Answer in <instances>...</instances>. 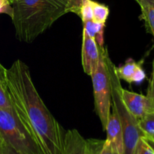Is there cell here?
<instances>
[{
	"instance_id": "cell-1",
	"label": "cell",
	"mask_w": 154,
	"mask_h": 154,
	"mask_svg": "<svg viewBox=\"0 0 154 154\" xmlns=\"http://www.w3.org/2000/svg\"><path fill=\"white\" fill-rule=\"evenodd\" d=\"M6 90L14 111L42 154H63L65 131L38 93L29 69L20 60L5 71Z\"/></svg>"
},
{
	"instance_id": "cell-2",
	"label": "cell",
	"mask_w": 154,
	"mask_h": 154,
	"mask_svg": "<svg viewBox=\"0 0 154 154\" xmlns=\"http://www.w3.org/2000/svg\"><path fill=\"white\" fill-rule=\"evenodd\" d=\"M12 22L19 41L31 43L69 13L65 0H13Z\"/></svg>"
},
{
	"instance_id": "cell-3",
	"label": "cell",
	"mask_w": 154,
	"mask_h": 154,
	"mask_svg": "<svg viewBox=\"0 0 154 154\" xmlns=\"http://www.w3.org/2000/svg\"><path fill=\"white\" fill-rule=\"evenodd\" d=\"M107 65L110 75L111 86V104L116 110L123 129V153L134 154L138 143L144 133L139 126L138 120L127 109L122 98V87L120 80L116 73V66L111 61L109 54L106 57Z\"/></svg>"
},
{
	"instance_id": "cell-4",
	"label": "cell",
	"mask_w": 154,
	"mask_h": 154,
	"mask_svg": "<svg viewBox=\"0 0 154 154\" xmlns=\"http://www.w3.org/2000/svg\"><path fill=\"white\" fill-rule=\"evenodd\" d=\"M99 48V61L98 66L91 75L93 87L94 105L96 114L102 123L103 130L106 129L108 117L111 114V86L106 57L108 48L104 46Z\"/></svg>"
},
{
	"instance_id": "cell-5",
	"label": "cell",
	"mask_w": 154,
	"mask_h": 154,
	"mask_svg": "<svg viewBox=\"0 0 154 154\" xmlns=\"http://www.w3.org/2000/svg\"><path fill=\"white\" fill-rule=\"evenodd\" d=\"M0 135L19 154H42L34 138L14 113L0 108Z\"/></svg>"
},
{
	"instance_id": "cell-6",
	"label": "cell",
	"mask_w": 154,
	"mask_h": 154,
	"mask_svg": "<svg viewBox=\"0 0 154 154\" xmlns=\"http://www.w3.org/2000/svg\"><path fill=\"white\" fill-rule=\"evenodd\" d=\"M122 98L127 109L138 120L154 111V102L147 96L129 91L123 88Z\"/></svg>"
},
{
	"instance_id": "cell-7",
	"label": "cell",
	"mask_w": 154,
	"mask_h": 154,
	"mask_svg": "<svg viewBox=\"0 0 154 154\" xmlns=\"http://www.w3.org/2000/svg\"><path fill=\"white\" fill-rule=\"evenodd\" d=\"M99 48L96 40L83 31L82 66L84 72L91 76L99 61Z\"/></svg>"
},
{
	"instance_id": "cell-8",
	"label": "cell",
	"mask_w": 154,
	"mask_h": 154,
	"mask_svg": "<svg viewBox=\"0 0 154 154\" xmlns=\"http://www.w3.org/2000/svg\"><path fill=\"white\" fill-rule=\"evenodd\" d=\"M116 73L119 79L123 80L129 84L141 83L146 78L145 72L142 69L141 62H135L132 59L126 60L124 65L116 67Z\"/></svg>"
},
{
	"instance_id": "cell-9",
	"label": "cell",
	"mask_w": 154,
	"mask_h": 154,
	"mask_svg": "<svg viewBox=\"0 0 154 154\" xmlns=\"http://www.w3.org/2000/svg\"><path fill=\"white\" fill-rule=\"evenodd\" d=\"M107 132V141L117 148L120 154L123 153V135L121 123L117 113L114 108L108 117L105 130Z\"/></svg>"
},
{
	"instance_id": "cell-10",
	"label": "cell",
	"mask_w": 154,
	"mask_h": 154,
	"mask_svg": "<svg viewBox=\"0 0 154 154\" xmlns=\"http://www.w3.org/2000/svg\"><path fill=\"white\" fill-rule=\"evenodd\" d=\"M63 154H87V140L76 129L65 132Z\"/></svg>"
},
{
	"instance_id": "cell-11",
	"label": "cell",
	"mask_w": 154,
	"mask_h": 154,
	"mask_svg": "<svg viewBox=\"0 0 154 154\" xmlns=\"http://www.w3.org/2000/svg\"><path fill=\"white\" fill-rule=\"evenodd\" d=\"M87 140V154H120L108 141L90 138Z\"/></svg>"
},
{
	"instance_id": "cell-12",
	"label": "cell",
	"mask_w": 154,
	"mask_h": 154,
	"mask_svg": "<svg viewBox=\"0 0 154 154\" xmlns=\"http://www.w3.org/2000/svg\"><path fill=\"white\" fill-rule=\"evenodd\" d=\"M135 1L141 8V18L144 21L147 32L154 37V0Z\"/></svg>"
},
{
	"instance_id": "cell-13",
	"label": "cell",
	"mask_w": 154,
	"mask_h": 154,
	"mask_svg": "<svg viewBox=\"0 0 154 154\" xmlns=\"http://www.w3.org/2000/svg\"><path fill=\"white\" fill-rule=\"evenodd\" d=\"M83 24H84L83 31L85 32L90 37L93 38L99 46H103V34L105 24L96 23L93 20L87 21Z\"/></svg>"
},
{
	"instance_id": "cell-14",
	"label": "cell",
	"mask_w": 154,
	"mask_h": 154,
	"mask_svg": "<svg viewBox=\"0 0 154 154\" xmlns=\"http://www.w3.org/2000/svg\"><path fill=\"white\" fill-rule=\"evenodd\" d=\"M93 5V20L99 23L105 24L109 15V8L103 4L92 1Z\"/></svg>"
},
{
	"instance_id": "cell-15",
	"label": "cell",
	"mask_w": 154,
	"mask_h": 154,
	"mask_svg": "<svg viewBox=\"0 0 154 154\" xmlns=\"http://www.w3.org/2000/svg\"><path fill=\"white\" fill-rule=\"evenodd\" d=\"M0 108L14 114V108L6 90L5 83V72L4 73L0 75Z\"/></svg>"
},
{
	"instance_id": "cell-16",
	"label": "cell",
	"mask_w": 154,
	"mask_h": 154,
	"mask_svg": "<svg viewBox=\"0 0 154 154\" xmlns=\"http://www.w3.org/2000/svg\"><path fill=\"white\" fill-rule=\"evenodd\" d=\"M139 126L145 135H154V111L138 120Z\"/></svg>"
},
{
	"instance_id": "cell-17",
	"label": "cell",
	"mask_w": 154,
	"mask_h": 154,
	"mask_svg": "<svg viewBox=\"0 0 154 154\" xmlns=\"http://www.w3.org/2000/svg\"><path fill=\"white\" fill-rule=\"evenodd\" d=\"M93 0H84L81 8L79 17L82 20L83 23L88 20H93Z\"/></svg>"
},
{
	"instance_id": "cell-18",
	"label": "cell",
	"mask_w": 154,
	"mask_h": 154,
	"mask_svg": "<svg viewBox=\"0 0 154 154\" xmlns=\"http://www.w3.org/2000/svg\"><path fill=\"white\" fill-rule=\"evenodd\" d=\"M134 154H154L153 149L149 146L143 137L140 138Z\"/></svg>"
},
{
	"instance_id": "cell-19",
	"label": "cell",
	"mask_w": 154,
	"mask_h": 154,
	"mask_svg": "<svg viewBox=\"0 0 154 154\" xmlns=\"http://www.w3.org/2000/svg\"><path fill=\"white\" fill-rule=\"evenodd\" d=\"M67 4L68 12L76 14L79 16L84 0H65Z\"/></svg>"
},
{
	"instance_id": "cell-20",
	"label": "cell",
	"mask_w": 154,
	"mask_h": 154,
	"mask_svg": "<svg viewBox=\"0 0 154 154\" xmlns=\"http://www.w3.org/2000/svg\"><path fill=\"white\" fill-rule=\"evenodd\" d=\"M0 14H6L11 17L13 8L9 0H0Z\"/></svg>"
},
{
	"instance_id": "cell-21",
	"label": "cell",
	"mask_w": 154,
	"mask_h": 154,
	"mask_svg": "<svg viewBox=\"0 0 154 154\" xmlns=\"http://www.w3.org/2000/svg\"><path fill=\"white\" fill-rule=\"evenodd\" d=\"M146 96L154 102V60L153 62V70H152L151 77H150V81H149V85L147 87V92Z\"/></svg>"
},
{
	"instance_id": "cell-22",
	"label": "cell",
	"mask_w": 154,
	"mask_h": 154,
	"mask_svg": "<svg viewBox=\"0 0 154 154\" xmlns=\"http://www.w3.org/2000/svg\"><path fill=\"white\" fill-rule=\"evenodd\" d=\"M4 154H19L14 150L11 147H9L5 143L4 144Z\"/></svg>"
},
{
	"instance_id": "cell-23",
	"label": "cell",
	"mask_w": 154,
	"mask_h": 154,
	"mask_svg": "<svg viewBox=\"0 0 154 154\" xmlns=\"http://www.w3.org/2000/svg\"><path fill=\"white\" fill-rule=\"evenodd\" d=\"M143 138H144V140L147 141V143L149 144V146L153 149L154 151V141H153L152 139H150V138H147V137H143Z\"/></svg>"
},
{
	"instance_id": "cell-24",
	"label": "cell",
	"mask_w": 154,
	"mask_h": 154,
	"mask_svg": "<svg viewBox=\"0 0 154 154\" xmlns=\"http://www.w3.org/2000/svg\"><path fill=\"white\" fill-rule=\"evenodd\" d=\"M4 144L5 141L0 135V154H4Z\"/></svg>"
},
{
	"instance_id": "cell-25",
	"label": "cell",
	"mask_w": 154,
	"mask_h": 154,
	"mask_svg": "<svg viewBox=\"0 0 154 154\" xmlns=\"http://www.w3.org/2000/svg\"><path fill=\"white\" fill-rule=\"evenodd\" d=\"M5 70V68L4 66H3L0 63V75H2V74L4 73Z\"/></svg>"
},
{
	"instance_id": "cell-26",
	"label": "cell",
	"mask_w": 154,
	"mask_h": 154,
	"mask_svg": "<svg viewBox=\"0 0 154 154\" xmlns=\"http://www.w3.org/2000/svg\"><path fill=\"white\" fill-rule=\"evenodd\" d=\"M144 137H147V138H150V139H152L153 141H154V135H145V136Z\"/></svg>"
},
{
	"instance_id": "cell-27",
	"label": "cell",
	"mask_w": 154,
	"mask_h": 154,
	"mask_svg": "<svg viewBox=\"0 0 154 154\" xmlns=\"http://www.w3.org/2000/svg\"><path fill=\"white\" fill-rule=\"evenodd\" d=\"M9 1H10L11 3H12V2H13V0H9Z\"/></svg>"
}]
</instances>
